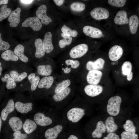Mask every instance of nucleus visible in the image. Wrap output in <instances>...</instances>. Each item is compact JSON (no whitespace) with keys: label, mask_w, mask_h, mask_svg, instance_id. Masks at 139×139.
I'll list each match as a JSON object with an SVG mask.
<instances>
[{"label":"nucleus","mask_w":139,"mask_h":139,"mask_svg":"<svg viewBox=\"0 0 139 139\" xmlns=\"http://www.w3.org/2000/svg\"><path fill=\"white\" fill-rule=\"evenodd\" d=\"M121 97L116 95L110 98L109 100L107 106L108 113L112 116H116L119 114L121 102Z\"/></svg>","instance_id":"nucleus-1"},{"label":"nucleus","mask_w":139,"mask_h":139,"mask_svg":"<svg viewBox=\"0 0 139 139\" xmlns=\"http://www.w3.org/2000/svg\"><path fill=\"white\" fill-rule=\"evenodd\" d=\"M22 25L24 27H30L35 31L40 30L42 27L41 23L36 16L27 18L23 22Z\"/></svg>","instance_id":"nucleus-4"},{"label":"nucleus","mask_w":139,"mask_h":139,"mask_svg":"<svg viewBox=\"0 0 139 139\" xmlns=\"http://www.w3.org/2000/svg\"><path fill=\"white\" fill-rule=\"evenodd\" d=\"M13 135L14 137L13 139H25L27 137L26 134L21 133L19 130L15 131L13 133Z\"/></svg>","instance_id":"nucleus-43"},{"label":"nucleus","mask_w":139,"mask_h":139,"mask_svg":"<svg viewBox=\"0 0 139 139\" xmlns=\"http://www.w3.org/2000/svg\"><path fill=\"white\" fill-rule=\"evenodd\" d=\"M122 73L123 75L127 76L129 74L132 70V65L129 61H127L124 62L121 67Z\"/></svg>","instance_id":"nucleus-35"},{"label":"nucleus","mask_w":139,"mask_h":139,"mask_svg":"<svg viewBox=\"0 0 139 139\" xmlns=\"http://www.w3.org/2000/svg\"><path fill=\"white\" fill-rule=\"evenodd\" d=\"M105 124L106 129L108 133L113 132L118 128V126L115 123L112 117L109 116L107 118Z\"/></svg>","instance_id":"nucleus-25"},{"label":"nucleus","mask_w":139,"mask_h":139,"mask_svg":"<svg viewBox=\"0 0 139 139\" xmlns=\"http://www.w3.org/2000/svg\"><path fill=\"white\" fill-rule=\"evenodd\" d=\"M15 105L12 99L9 100L6 106L2 110L1 113V118L4 121H5L8 115L14 110Z\"/></svg>","instance_id":"nucleus-17"},{"label":"nucleus","mask_w":139,"mask_h":139,"mask_svg":"<svg viewBox=\"0 0 139 139\" xmlns=\"http://www.w3.org/2000/svg\"><path fill=\"white\" fill-rule=\"evenodd\" d=\"M37 68L38 73L42 76L49 75L52 72V67L49 65H39Z\"/></svg>","instance_id":"nucleus-28"},{"label":"nucleus","mask_w":139,"mask_h":139,"mask_svg":"<svg viewBox=\"0 0 139 139\" xmlns=\"http://www.w3.org/2000/svg\"><path fill=\"white\" fill-rule=\"evenodd\" d=\"M0 12V21L7 18L11 12V9L7 7L6 5L2 6L1 7Z\"/></svg>","instance_id":"nucleus-34"},{"label":"nucleus","mask_w":139,"mask_h":139,"mask_svg":"<svg viewBox=\"0 0 139 139\" xmlns=\"http://www.w3.org/2000/svg\"><path fill=\"white\" fill-rule=\"evenodd\" d=\"M35 74L34 73H32L30 74L28 77V79L29 81L33 79L35 77Z\"/></svg>","instance_id":"nucleus-50"},{"label":"nucleus","mask_w":139,"mask_h":139,"mask_svg":"<svg viewBox=\"0 0 139 139\" xmlns=\"http://www.w3.org/2000/svg\"><path fill=\"white\" fill-rule=\"evenodd\" d=\"M128 23L130 32L133 34H135L137 31L139 24L138 16L136 15L131 16L129 20Z\"/></svg>","instance_id":"nucleus-20"},{"label":"nucleus","mask_w":139,"mask_h":139,"mask_svg":"<svg viewBox=\"0 0 139 139\" xmlns=\"http://www.w3.org/2000/svg\"><path fill=\"white\" fill-rule=\"evenodd\" d=\"M10 74L15 82L21 81L27 76V74L26 72H22L19 74L15 70L11 71L10 72Z\"/></svg>","instance_id":"nucleus-30"},{"label":"nucleus","mask_w":139,"mask_h":139,"mask_svg":"<svg viewBox=\"0 0 139 139\" xmlns=\"http://www.w3.org/2000/svg\"><path fill=\"white\" fill-rule=\"evenodd\" d=\"M53 1L55 4L58 6L62 5L64 1L63 0H54Z\"/></svg>","instance_id":"nucleus-46"},{"label":"nucleus","mask_w":139,"mask_h":139,"mask_svg":"<svg viewBox=\"0 0 139 139\" xmlns=\"http://www.w3.org/2000/svg\"><path fill=\"white\" fill-rule=\"evenodd\" d=\"M103 139H120V138L119 135L116 133L112 132L109 133Z\"/></svg>","instance_id":"nucleus-44"},{"label":"nucleus","mask_w":139,"mask_h":139,"mask_svg":"<svg viewBox=\"0 0 139 139\" xmlns=\"http://www.w3.org/2000/svg\"><path fill=\"white\" fill-rule=\"evenodd\" d=\"M1 80L6 82V87L9 89L15 88L16 86L15 82L8 74H6L1 78Z\"/></svg>","instance_id":"nucleus-31"},{"label":"nucleus","mask_w":139,"mask_h":139,"mask_svg":"<svg viewBox=\"0 0 139 139\" xmlns=\"http://www.w3.org/2000/svg\"><path fill=\"white\" fill-rule=\"evenodd\" d=\"M71 91V88L70 87H67L61 91L54 95L53 97V99L56 102L62 101L68 95Z\"/></svg>","instance_id":"nucleus-29"},{"label":"nucleus","mask_w":139,"mask_h":139,"mask_svg":"<svg viewBox=\"0 0 139 139\" xmlns=\"http://www.w3.org/2000/svg\"><path fill=\"white\" fill-rule=\"evenodd\" d=\"M64 68H62V70H64Z\"/></svg>","instance_id":"nucleus-56"},{"label":"nucleus","mask_w":139,"mask_h":139,"mask_svg":"<svg viewBox=\"0 0 139 139\" xmlns=\"http://www.w3.org/2000/svg\"><path fill=\"white\" fill-rule=\"evenodd\" d=\"M114 22L115 24L118 25L125 24L128 23L129 19L126 12L124 10L118 11L115 17Z\"/></svg>","instance_id":"nucleus-16"},{"label":"nucleus","mask_w":139,"mask_h":139,"mask_svg":"<svg viewBox=\"0 0 139 139\" xmlns=\"http://www.w3.org/2000/svg\"><path fill=\"white\" fill-rule=\"evenodd\" d=\"M52 35L50 32H47L44 36V39L42 42V47L44 51L49 53L54 49V46L52 41Z\"/></svg>","instance_id":"nucleus-14"},{"label":"nucleus","mask_w":139,"mask_h":139,"mask_svg":"<svg viewBox=\"0 0 139 139\" xmlns=\"http://www.w3.org/2000/svg\"><path fill=\"white\" fill-rule=\"evenodd\" d=\"M121 139H138V135L135 133L126 131L123 132L121 134Z\"/></svg>","instance_id":"nucleus-39"},{"label":"nucleus","mask_w":139,"mask_h":139,"mask_svg":"<svg viewBox=\"0 0 139 139\" xmlns=\"http://www.w3.org/2000/svg\"><path fill=\"white\" fill-rule=\"evenodd\" d=\"M2 58L5 60L16 61L19 59L18 57L11 50H7L2 53Z\"/></svg>","instance_id":"nucleus-27"},{"label":"nucleus","mask_w":139,"mask_h":139,"mask_svg":"<svg viewBox=\"0 0 139 139\" xmlns=\"http://www.w3.org/2000/svg\"><path fill=\"white\" fill-rule=\"evenodd\" d=\"M67 139H78L75 136L73 135H71Z\"/></svg>","instance_id":"nucleus-53"},{"label":"nucleus","mask_w":139,"mask_h":139,"mask_svg":"<svg viewBox=\"0 0 139 139\" xmlns=\"http://www.w3.org/2000/svg\"><path fill=\"white\" fill-rule=\"evenodd\" d=\"M8 123L13 130L14 132L20 130L23 126L22 121L17 117L11 118L9 120Z\"/></svg>","instance_id":"nucleus-22"},{"label":"nucleus","mask_w":139,"mask_h":139,"mask_svg":"<svg viewBox=\"0 0 139 139\" xmlns=\"http://www.w3.org/2000/svg\"><path fill=\"white\" fill-rule=\"evenodd\" d=\"M103 87L99 85L89 84L86 85L84 88L85 93L88 95L94 97L97 96L102 92Z\"/></svg>","instance_id":"nucleus-8"},{"label":"nucleus","mask_w":139,"mask_h":139,"mask_svg":"<svg viewBox=\"0 0 139 139\" xmlns=\"http://www.w3.org/2000/svg\"><path fill=\"white\" fill-rule=\"evenodd\" d=\"M126 1V0H109L108 2L112 6L120 7L124 6Z\"/></svg>","instance_id":"nucleus-40"},{"label":"nucleus","mask_w":139,"mask_h":139,"mask_svg":"<svg viewBox=\"0 0 139 139\" xmlns=\"http://www.w3.org/2000/svg\"><path fill=\"white\" fill-rule=\"evenodd\" d=\"M37 127L36 123L33 121L29 119L26 120L22 126L23 129L27 134L32 133L36 128Z\"/></svg>","instance_id":"nucleus-24"},{"label":"nucleus","mask_w":139,"mask_h":139,"mask_svg":"<svg viewBox=\"0 0 139 139\" xmlns=\"http://www.w3.org/2000/svg\"><path fill=\"white\" fill-rule=\"evenodd\" d=\"M84 109L75 107L70 109L67 113L68 119L73 123L79 121L85 115Z\"/></svg>","instance_id":"nucleus-3"},{"label":"nucleus","mask_w":139,"mask_h":139,"mask_svg":"<svg viewBox=\"0 0 139 139\" xmlns=\"http://www.w3.org/2000/svg\"><path fill=\"white\" fill-rule=\"evenodd\" d=\"M2 65L1 63L0 62V76L2 74Z\"/></svg>","instance_id":"nucleus-54"},{"label":"nucleus","mask_w":139,"mask_h":139,"mask_svg":"<svg viewBox=\"0 0 139 139\" xmlns=\"http://www.w3.org/2000/svg\"><path fill=\"white\" fill-rule=\"evenodd\" d=\"M34 45L36 48L35 53V57L38 58L42 57L45 54L42 47V40L40 38L36 39L34 42Z\"/></svg>","instance_id":"nucleus-23"},{"label":"nucleus","mask_w":139,"mask_h":139,"mask_svg":"<svg viewBox=\"0 0 139 139\" xmlns=\"http://www.w3.org/2000/svg\"><path fill=\"white\" fill-rule=\"evenodd\" d=\"M105 63L103 59L99 58L94 62L88 61L86 64V68L89 71L93 70L100 71L103 68Z\"/></svg>","instance_id":"nucleus-10"},{"label":"nucleus","mask_w":139,"mask_h":139,"mask_svg":"<svg viewBox=\"0 0 139 139\" xmlns=\"http://www.w3.org/2000/svg\"><path fill=\"white\" fill-rule=\"evenodd\" d=\"M39 81L40 78L38 76H35L33 79L29 80L31 84V89L32 91L35 90Z\"/></svg>","instance_id":"nucleus-41"},{"label":"nucleus","mask_w":139,"mask_h":139,"mask_svg":"<svg viewBox=\"0 0 139 139\" xmlns=\"http://www.w3.org/2000/svg\"><path fill=\"white\" fill-rule=\"evenodd\" d=\"M54 81V77L51 76H45L42 78L39 82L38 87L39 88H49Z\"/></svg>","instance_id":"nucleus-21"},{"label":"nucleus","mask_w":139,"mask_h":139,"mask_svg":"<svg viewBox=\"0 0 139 139\" xmlns=\"http://www.w3.org/2000/svg\"><path fill=\"white\" fill-rule=\"evenodd\" d=\"M71 84V81L69 79L63 81L57 84L55 90V92L58 93L67 88Z\"/></svg>","instance_id":"nucleus-32"},{"label":"nucleus","mask_w":139,"mask_h":139,"mask_svg":"<svg viewBox=\"0 0 139 139\" xmlns=\"http://www.w3.org/2000/svg\"><path fill=\"white\" fill-rule=\"evenodd\" d=\"M21 9L19 7L12 11L8 18V20L10 22V25L12 27L18 25L20 22Z\"/></svg>","instance_id":"nucleus-12"},{"label":"nucleus","mask_w":139,"mask_h":139,"mask_svg":"<svg viewBox=\"0 0 139 139\" xmlns=\"http://www.w3.org/2000/svg\"><path fill=\"white\" fill-rule=\"evenodd\" d=\"M32 105L31 102L23 103L18 101L15 103V106L18 111L22 113H26L32 110Z\"/></svg>","instance_id":"nucleus-18"},{"label":"nucleus","mask_w":139,"mask_h":139,"mask_svg":"<svg viewBox=\"0 0 139 139\" xmlns=\"http://www.w3.org/2000/svg\"><path fill=\"white\" fill-rule=\"evenodd\" d=\"M123 52V49L121 47L118 45H114L111 47L109 50V57L112 61H116L120 58Z\"/></svg>","instance_id":"nucleus-9"},{"label":"nucleus","mask_w":139,"mask_h":139,"mask_svg":"<svg viewBox=\"0 0 139 139\" xmlns=\"http://www.w3.org/2000/svg\"><path fill=\"white\" fill-rule=\"evenodd\" d=\"M85 5L83 3L79 2H75L72 3L70 5L71 9L73 11L81 12L85 9Z\"/></svg>","instance_id":"nucleus-37"},{"label":"nucleus","mask_w":139,"mask_h":139,"mask_svg":"<svg viewBox=\"0 0 139 139\" xmlns=\"http://www.w3.org/2000/svg\"><path fill=\"white\" fill-rule=\"evenodd\" d=\"M71 67L68 68L67 67L64 69L63 71L66 74L69 73L71 71Z\"/></svg>","instance_id":"nucleus-51"},{"label":"nucleus","mask_w":139,"mask_h":139,"mask_svg":"<svg viewBox=\"0 0 139 139\" xmlns=\"http://www.w3.org/2000/svg\"><path fill=\"white\" fill-rule=\"evenodd\" d=\"M1 35L0 33V50H6L10 48V44L7 42L2 40Z\"/></svg>","instance_id":"nucleus-42"},{"label":"nucleus","mask_w":139,"mask_h":139,"mask_svg":"<svg viewBox=\"0 0 139 139\" xmlns=\"http://www.w3.org/2000/svg\"><path fill=\"white\" fill-rule=\"evenodd\" d=\"M127 79L128 81H131L132 79L133 76V73L131 72L129 74H128L127 76Z\"/></svg>","instance_id":"nucleus-47"},{"label":"nucleus","mask_w":139,"mask_h":139,"mask_svg":"<svg viewBox=\"0 0 139 139\" xmlns=\"http://www.w3.org/2000/svg\"><path fill=\"white\" fill-rule=\"evenodd\" d=\"M123 127L125 131L132 133H135L136 132V127L133 121L130 120H127Z\"/></svg>","instance_id":"nucleus-38"},{"label":"nucleus","mask_w":139,"mask_h":139,"mask_svg":"<svg viewBox=\"0 0 139 139\" xmlns=\"http://www.w3.org/2000/svg\"><path fill=\"white\" fill-rule=\"evenodd\" d=\"M61 36L63 39L59 41V45L60 48H63L66 46L69 45L71 44L72 39V37L67 36L62 33L61 34Z\"/></svg>","instance_id":"nucleus-33"},{"label":"nucleus","mask_w":139,"mask_h":139,"mask_svg":"<svg viewBox=\"0 0 139 139\" xmlns=\"http://www.w3.org/2000/svg\"><path fill=\"white\" fill-rule=\"evenodd\" d=\"M8 2V0H0V5L3 4L4 5L7 4Z\"/></svg>","instance_id":"nucleus-52"},{"label":"nucleus","mask_w":139,"mask_h":139,"mask_svg":"<svg viewBox=\"0 0 139 139\" xmlns=\"http://www.w3.org/2000/svg\"><path fill=\"white\" fill-rule=\"evenodd\" d=\"M24 46L23 45L19 44L15 47L14 52L22 61L24 63H27L28 61V58L24 55Z\"/></svg>","instance_id":"nucleus-26"},{"label":"nucleus","mask_w":139,"mask_h":139,"mask_svg":"<svg viewBox=\"0 0 139 139\" xmlns=\"http://www.w3.org/2000/svg\"><path fill=\"white\" fill-rule=\"evenodd\" d=\"M62 129V126L59 125L48 129L45 133V136L47 139H56Z\"/></svg>","instance_id":"nucleus-15"},{"label":"nucleus","mask_w":139,"mask_h":139,"mask_svg":"<svg viewBox=\"0 0 139 139\" xmlns=\"http://www.w3.org/2000/svg\"><path fill=\"white\" fill-rule=\"evenodd\" d=\"M106 128L105 124L102 121H98L97 125L95 129L92 134V136L94 138H101L102 133L105 132Z\"/></svg>","instance_id":"nucleus-19"},{"label":"nucleus","mask_w":139,"mask_h":139,"mask_svg":"<svg viewBox=\"0 0 139 139\" xmlns=\"http://www.w3.org/2000/svg\"><path fill=\"white\" fill-rule=\"evenodd\" d=\"M47 7L44 4L42 5L38 8L36 11V15L39 19L41 20V21L43 24L46 25L48 24L51 22V18L47 15Z\"/></svg>","instance_id":"nucleus-7"},{"label":"nucleus","mask_w":139,"mask_h":139,"mask_svg":"<svg viewBox=\"0 0 139 139\" xmlns=\"http://www.w3.org/2000/svg\"><path fill=\"white\" fill-rule=\"evenodd\" d=\"M2 119L1 118V117L0 116V133L1 131V126H2Z\"/></svg>","instance_id":"nucleus-55"},{"label":"nucleus","mask_w":139,"mask_h":139,"mask_svg":"<svg viewBox=\"0 0 139 139\" xmlns=\"http://www.w3.org/2000/svg\"><path fill=\"white\" fill-rule=\"evenodd\" d=\"M80 65V63L78 60H74L73 61V64L71 66V68L76 69Z\"/></svg>","instance_id":"nucleus-45"},{"label":"nucleus","mask_w":139,"mask_h":139,"mask_svg":"<svg viewBox=\"0 0 139 139\" xmlns=\"http://www.w3.org/2000/svg\"><path fill=\"white\" fill-rule=\"evenodd\" d=\"M61 30L63 33L68 37H76L78 34L76 31L72 30L65 25H64L62 27Z\"/></svg>","instance_id":"nucleus-36"},{"label":"nucleus","mask_w":139,"mask_h":139,"mask_svg":"<svg viewBox=\"0 0 139 139\" xmlns=\"http://www.w3.org/2000/svg\"><path fill=\"white\" fill-rule=\"evenodd\" d=\"M83 31L86 35L93 38H100L103 34L102 32L100 30L90 26H84Z\"/></svg>","instance_id":"nucleus-11"},{"label":"nucleus","mask_w":139,"mask_h":139,"mask_svg":"<svg viewBox=\"0 0 139 139\" xmlns=\"http://www.w3.org/2000/svg\"><path fill=\"white\" fill-rule=\"evenodd\" d=\"M33 0H20V1L23 3L28 4L32 3Z\"/></svg>","instance_id":"nucleus-49"},{"label":"nucleus","mask_w":139,"mask_h":139,"mask_svg":"<svg viewBox=\"0 0 139 139\" xmlns=\"http://www.w3.org/2000/svg\"><path fill=\"white\" fill-rule=\"evenodd\" d=\"M88 49V45L85 44H79L73 48L70 51L69 54L73 58H80L85 55Z\"/></svg>","instance_id":"nucleus-2"},{"label":"nucleus","mask_w":139,"mask_h":139,"mask_svg":"<svg viewBox=\"0 0 139 139\" xmlns=\"http://www.w3.org/2000/svg\"><path fill=\"white\" fill-rule=\"evenodd\" d=\"M73 61L74 60L72 59H67L65 60V63L67 65H70L71 66Z\"/></svg>","instance_id":"nucleus-48"},{"label":"nucleus","mask_w":139,"mask_h":139,"mask_svg":"<svg viewBox=\"0 0 139 139\" xmlns=\"http://www.w3.org/2000/svg\"><path fill=\"white\" fill-rule=\"evenodd\" d=\"M103 75L102 72L99 70L89 71L86 77L87 82L89 84L97 85L100 82Z\"/></svg>","instance_id":"nucleus-5"},{"label":"nucleus","mask_w":139,"mask_h":139,"mask_svg":"<svg viewBox=\"0 0 139 139\" xmlns=\"http://www.w3.org/2000/svg\"><path fill=\"white\" fill-rule=\"evenodd\" d=\"M34 119L36 123L41 126H47L51 124L52 119L48 117L45 116L42 113L38 112L34 116Z\"/></svg>","instance_id":"nucleus-13"},{"label":"nucleus","mask_w":139,"mask_h":139,"mask_svg":"<svg viewBox=\"0 0 139 139\" xmlns=\"http://www.w3.org/2000/svg\"><path fill=\"white\" fill-rule=\"evenodd\" d=\"M90 14L93 18L97 20L106 19L109 15L108 11L102 7H97L94 8L91 11Z\"/></svg>","instance_id":"nucleus-6"}]
</instances>
